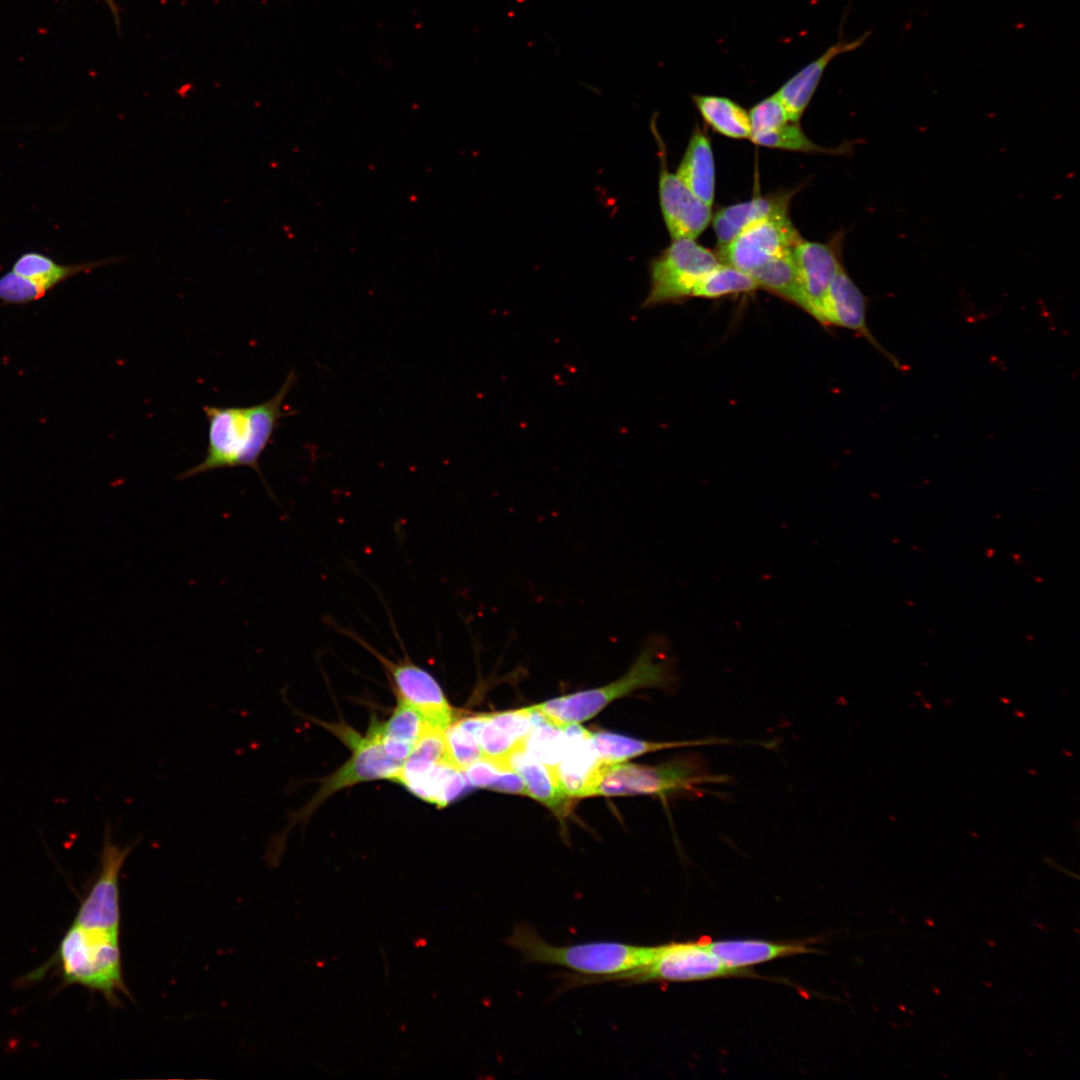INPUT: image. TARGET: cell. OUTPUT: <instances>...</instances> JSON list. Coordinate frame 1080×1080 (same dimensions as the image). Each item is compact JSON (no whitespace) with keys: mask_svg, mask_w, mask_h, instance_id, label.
I'll use <instances>...</instances> for the list:
<instances>
[{"mask_svg":"<svg viewBox=\"0 0 1080 1080\" xmlns=\"http://www.w3.org/2000/svg\"><path fill=\"white\" fill-rule=\"evenodd\" d=\"M589 737L599 760L605 764L624 762L638 755L665 749L729 745L735 743V741L731 739L718 737L684 741L650 742L606 731L590 732Z\"/></svg>","mask_w":1080,"mask_h":1080,"instance_id":"obj_20","label":"cell"},{"mask_svg":"<svg viewBox=\"0 0 1080 1080\" xmlns=\"http://www.w3.org/2000/svg\"><path fill=\"white\" fill-rule=\"evenodd\" d=\"M373 725L385 752L401 763H404L429 727L419 711L401 700H398V706L387 722H375Z\"/></svg>","mask_w":1080,"mask_h":1080,"instance_id":"obj_23","label":"cell"},{"mask_svg":"<svg viewBox=\"0 0 1080 1080\" xmlns=\"http://www.w3.org/2000/svg\"><path fill=\"white\" fill-rule=\"evenodd\" d=\"M66 985L100 993L112 1006L130 996L122 970L120 934L71 923L51 960Z\"/></svg>","mask_w":1080,"mask_h":1080,"instance_id":"obj_5","label":"cell"},{"mask_svg":"<svg viewBox=\"0 0 1080 1080\" xmlns=\"http://www.w3.org/2000/svg\"><path fill=\"white\" fill-rule=\"evenodd\" d=\"M107 8L113 16L115 26L120 31V10L115 0H104Z\"/></svg>","mask_w":1080,"mask_h":1080,"instance_id":"obj_33","label":"cell"},{"mask_svg":"<svg viewBox=\"0 0 1080 1080\" xmlns=\"http://www.w3.org/2000/svg\"><path fill=\"white\" fill-rule=\"evenodd\" d=\"M730 777L714 774L699 754L677 756L656 766L627 762L601 763L584 797L656 795L702 797L708 784L727 783Z\"/></svg>","mask_w":1080,"mask_h":1080,"instance_id":"obj_3","label":"cell"},{"mask_svg":"<svg viewBox=\"0 0 1080 1080\" xmlns=\"http://www.w3.org/2000/svg\"><path fill=\"white\" fill-rule=\"evenodd\" d=\"M805 309L816 319L821 302L839 268L838 253L831 243L800 240L793 248Z\"/></svg>","mask_w":1080,"mask_h":1080,"instance_id":"obj_15","label":"cell"},{"mask_svg":"<svg viewBox=\"0 0 1080 1080\" xmlns=\"http://www.w3.org/2000/svg\"><path fill=\"white\" fill-rule=\"evenodd\" d=\"M757 289L758 285L750 274L721 262L702 277L692 297L716 299Z\"/></svg>","mask_w":1080,"mask_h":1080,"instance_id":"obj_28","label":"cell"},{"mask_svg":"<svg viewBox=\"0 0 1080 1080\" xmlns=\"http://www.w3.org/2000/svg\"><path fill=\"white\" fill-rule=\"evenodd\" d=\"M344 631L378 659L392 679L398 700L419 711L429 727L445 730L453 722V709L441 686L428 671L416 665L407 655L392 661L354 632Z\"/></svg>","mask_w":1080,"mask_h":1080,"instance_id":"obj_9","label":"cell"},{"mask_svg":"<svg viewBox=\"0 0 1080 1080\" xmlns=\"http://www.w3.org/2000/svg\"><path fill=\"white\" fill-rule=\"evenodd\" d=\"M139 841L140 839H136L123 846L116 844L113 840L112 824L109 820L106 821L99 854V870L80 903L73 923L120 934L119 877L126 859Z\"/></svg>","mask_w":1080,"mask_h":1080,"instance_id":"obj_7","label":"cell"},{"mask_svg":"<svg viewBox=\"0 0 1080 1080\" xmlns=\"http://www.w3.org/2000/svg\"><path fill=\"white\" fill-rule=\"evenodd\" d=\"M123 259L122 257H110L95 261L60 264L45 254L29 251L21 254L16 259L11 270L35 281L49 292L75 275L87 273Z\"/></svg>","mask_w":1080,"mask_h":1080,"instance_id":"obj_22","label":"cell"},{"mask_svg":"<svg viewBox=\"0 0 1080 1080\" xmlns=\"http://www.w3.org/2000/svg\"><path fill=\"white\" fill-rule=\"evenodd\" d=\"M749 119L751 135L773 130L791 121L776 93L754 105L749 112Z\"/></svg>","mask_w":1080,"mask_h":1080,"instance_id":"obj_32","label":"cell"},{"mask_svg":"<svg viewBox=\"0 0 1080 1080\" xmlns=\"http://www.w3.org/2000/svg\"><path fill=\"white\" fill-rule=\"evenodd\" d=\"M466 781L463 771L443 761L405 787L419 798L445 807L463 794Z\"/></svg>","mask_w":1080,"mask_h":1080,"instance_id":"obj_26","label":"cell"},{"mask_svg":"<svg viewBox=\"0 0 1080 1080\" xmlns=\"http://www.w3.org/2000/svg\"><path fill=\"white\" fill-rule=\"evenodd\" d=\"M535 718L536 713L530 707L485 713L478 734L482 756L510 767V758L526 749L536 726Z\"/></svg>","mask_w":1080,"mask_h":1080,"instance_id":"obj_14","label":"cell"},{"mask_svg":"<svg viewBox=\"0 0 1080 1080\" xmlns=\"http://www.w3.org/2000/svg\"><path fill=\"white\" fill-rule=\"evenodd\" d=\"M758 288L805 309V299L793 255L789 250L750 273Z\"/></svg>","mask_w":1080,"mask_h":1080,"instance_id":"obj_25","label":"cell"},{"mask_svg":"<svg viewBox=\"0 0 1080 1080\" xmlns=\"http://www.w3.org/2000/svg\"><path fill=\"white\" fill-rule=\"evenodd\" d=\"M723 964L702 941L670 942L656 946L654 956L644 967L614 978L630 984L683 982L732 976H745Z\"/></svg>","mask_w":1080,"mask_h":1080,"instance_id":"obj_8","label":"cell"},{"mask_svg":"<svg viewBox=\"0 0 1080 1080\" xmlns=\"http://www.w3.org/2000/svg\"><path fill=\"white\" fill-rule=\"evenodd\" d=\"M484 718L485 713L463 718L444 730L446 760L461 771L483 757L478 734Z\"/></svg>","mask_w":1080,"mask_h":1080,"instance_id":"obj_27","label":"cell"},{"mask_svg":"<svg viewBox=\"0 0 1080 1080\" xmlns=\"http://www.w3.org/2000/svg\"><path fill=\"white\" fill-rule=\"evenodd\" d=\"M341 736L353 748L352 757L332 776L305 808L292 815L293 823L304 820L323 800L346 786L375 779H395L403 763L393 760L385 752L379 735L372 725L365 737L344 733Z\"/></svg>","mask_w":1080,"mask_h":1080,"instance_id":"obj_11","label":"cell"},{"mask_svg":"<svg viewBox=\"0 0 1080 1080\" xmlns=\"http://www.w3.org/2000/svg\"><path fill=\"white\" fill-rule=\"evenodd\" d=\"M702 944L723 964L737 970H747L751 965L814 952L813 949L801 943H778L764 940H702Z\"/></svg>","mask_w":1080,"mask_h":1080,"instance_id":"obj_18","label":"cell"},{"mask_svg":"<svg viewBox=\"0 0 1080 1080\" xmlns=\"http://www.w3.org/2000/svg\"><path fill=\"white\" fill-rule=\"evenodd\" d=\"M661 143L659 201L667 230L675 239H696L712 220V206L698 198L674 173L669 172Z\"/></svg>","mask_w":1080,"mask_h":1080,"instance_id":"obj_12","label":"cell"},{"mask_svg":"<svg viewBox=\"0 0 1080 1080\" xmlns=\"http://www.w3.org/2000/svg\"><path fill=\"white\" fill-rule=\"evenodd\" d=\"M509 764L523 780L527 796L541 802L557 815L568 812L571 797L561 785L554 766L527 754L526 749L515 753Z\"/></svg>","mask_w":1080,"mask_h":1080,"instance_id":"obj_19","label":"cell"},{"mask_svg":"<svg viewBox=\"0 0 1080 1080\" xmlns=\"http://www.w3.org/2000/svg\"><path fill=\"white\" fill-rule=\"evenodd\" d=\"M527 962L560 966L580 975V982H606L644 967L656 946L620 942H589L555 946L546 942L531 925L516 924L505 939Z\"/></svg>","mask_w":1080,"mask_h":1080,"instance_id":"obj_2","label":"cell"},{"mask_svg":"<svg viewBox=\"0 0 1080 1080\" xmlns=\"http://www.w3.org/2000/svg\"><path fill=\"white\" fill-rule=\"evenodd\" d=\"M750 140L759 146L803 153H833L808 138L800 122L788 121L773 130L751 135Z\"/></svg>","mask_w":1080,"mask_h":1080,"instance_id":"obj_30","label":"cell"},{"mask_svg":"<svg viewBox=\"0 0 1080 1080\" xmlns=\"http://www.w3.org/2000/svg\"><path fill=\"white\" fill-rule=\"evenodd\" d=\"M701 117L714 131L732 139H749V113L733 100L712 95H693Z\"/></svg>","mask_w":1080,"mask_h":1080,"instance_id":"obj_24","label":"cell"},{"mask_svg":"<svg viewBox=\"0 0 1080 1080\" xmlns=\"http://www.w3.org/2000/svg\"><path fill=\"white\" fill-rule=\"evenodd\" d=\"M676 175L702 201L712 206L715 196V162L711 142L696 127L688 142Z\"/></svg>","mask_w":1080,"mask_h":1080,"instance_id":"obj_21","label":"cell"},{"mask_svg":"<svg viewBox=\"0 0 1080 1080\" xmlns=\"http://www.w3.org/2000/svg\"><path fill=\"white\" fill-rule=\"evenodd\" d=\"M793 195L792 190H780L718 209L711 220L718 247L727 244L743 229L757 221L789 213Z\"/></svg>","mask_w":1080,"mask_h":1080,"instance_id":"obj_16","label":"cell"},{"mask_svg":"<svg viewBox=\"0 0 1080 1080\" xmlns=\"http://www.w3.org/2000/svg\"><path fill=\"white\" fill-rule=\"evenodd\" d=\"M866 308V297L842 265L821 302L816 320L824 325L839 326L856 332L887 358L896 369L902 370L901 362L883 348L869 330Z\"/></svg>","mask_w":1080,"mask_h":1080,"instance_id":"obj_13","label":"cell"},{"mask_svg":"<svg viewBox=\"0 0 1080 1080\" xmlns=\"http://www.w3.org/2000/svg\"><path fill=\"white\" fill-rule=\"evenodd\" d=\"M721 263L716 252L695 239H675L650 263V290L643 307L692 297L702 277Z\"/></svg>","mask_w":1080,"mask_h":1080,"instance_id":"obj_6","label":"cell"},{"mask_svg":"<svg viewBox=\"0 0 1080 1080\" xmlns=\"http://www.w3.org/2000/svg\"><path fill=\"white\" fill-rule=\"evenodd\" d=\"M802 239L789 213L779 214L746 227L727 244L719 246L716 254L722 263L750 274L792 250Z\"/></svg>","mask_w":1080,"mask_h":1080,"instance_id":"obj_10","label":"cell"},{"mask_svg":"<svg viewBox=\"0 0 1080 1080\" xmlns=\"http://www.w3.org/2000/svg\"><path fill=\"white\" fill-rule=\"evenodd\" d=\"M296 381L297 374L291 370L271 398L252 406H204L203 412L208 422L206 453L202 461L183 471L177 478L186 480L213 470L250 467L263 480L259 465L262 454L271 443L280 421L297 413L285 406V399ZM266 486L271 494L269 486Z\"/></svg>","mask_w":1080,"mask_h":1080,"instance_id":"obj_1","label":"cell"},{"mask_svg":"<svg viewBox=\"0 0 1080 1080\" xmlns=\"http://www.w3.org/2000/svg\"><path fill=\"white\" fill-rule=\"evenodd\" d=\"M677 681L664 640H649L629 670L617 680L530 706L549 724L565 728L595 716L615 699L643 688L671 689Z\"/></svg>","mask_w":1080,"mask_h":1080,"instance_id":"obj_4","label":"cell"},{"mask_svg":"<svg viewBox=\"0 0 1080 1080\" xmlns=\"http://www.w3.org/2000/svg\"><path fill=\"white\" fill-rule=\"evenodd\" d=\"M48 292L35 281L10 270L0 277V301L8 305H27Z\"/></svg>","mask_w":1080,"mask_h":1080,"instance_id":"obj_31","label":"cell"},{"mask_svg":"<svg viewBox=\"0 0 1080 1080\" xmlns=\"http://www.w3.org/2000/svg\"><path fill=\"white\" fill-rule=\"evenodd\" d=\"M463 773L472 786L503 793L527 795L520 776L509 766L499 762L482 757L468 766Z\"/></svg>","mask_w":1080,"mask_h":1080,"instance_id":"obj_29","label":"cell"},{"mask_svg":"<svg viewBox=\"0 0 1080 1080\" xmlns=\"http://www.w3.org/2000/svg\"><path fill=\"white\" fill-rule=\"evenodd\" d=\"M868 35L869 33H866L852 41L841 40L834 43L820 57L806 65L781 86L776 95L783 103L791 121L800 122L828 64L838 55L860 47Z\"/></svg>","mask_w":1080,"mask_h":1080,"instance_id":"obj_17","label":"cell"}]
</instances>
